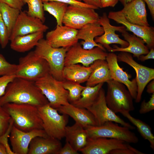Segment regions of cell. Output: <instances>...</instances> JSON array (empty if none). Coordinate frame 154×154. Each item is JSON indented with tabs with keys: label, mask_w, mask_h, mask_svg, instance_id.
<instances>
[{
	"label": "cell",
	"mask_w": 154,
	"mask_h": 154,
	"mask_svg": "<svg viewBox=\"0 0 154 154\" xmlns=\"http://www.w3.org/2000/svg\"><path fill=\"white\" fill-rule=\"evenodd\" d=\"M10 103L29 104L39 107L48 102L35 82L16 77L0 97V106Z\"/></svg>",
	"instance_id": "6da1fadb"
},
{
	"label": "cell",
	"mask_w": 154,
	"mask_h": 154,
	"mask_svg": "<svg viewBox=\"0 0 154 154\" xmlns=\"http://www.w3.org/2000/svg\"><path fill=\"white\" fill-rule=\"evenodd\" d=\"M9 115L13 125L25 132L43 129L38 107L29 104L10 103L2 106Z\"/></svg>",
	"instance_id": "7a4b0ae2"
},
{
	"label": "cell",
	"mask_w": 154,
	"mask_h": 154,
	"mask_svg": "<svg viewBox=\"0 0 154 154\" xmlns=\"http://www.w3.org/2000/svg\"><path fill=\"white\" fill-rule=\"evenodd\" d=\"M49 73L50 68L47 61L33 51L19 58L15 75L16 77L35 82Z\"/></svg>",
	"instance_id": "3957f363"
},
{
	"label": "cell",
	"mask_w": 154,
	"mask_h": 154,
	"mask_svg": "<svg viewBox=\"0 0 154 154\" xmlns=\"http://www.w3.org/2000/svg\"><path fill=\"white\" fill-rule=\"evenodd\" d=\"M68 49L53 47L46 39L42 38L39 41L34 51L38 56L47 61L50 74L56 79L64 81L65 80L62 76V71L66 53Z\"/></svg>",
	"instance_id": "277c9868"
},
{
	"label": "cell",
	"mask_w": 154,
	"mask_h": 154,
	"mask_svg": "<svg viewBox=\"0 0 154 154\" xmlns=\"http://www.w3.org/2000/svg\"><path fill=\"white\" fill-rule=\"evenodd\" d=\"M106 100L108 107L115 113L133 111V98L123 84L113 79L107 82Z\"/></svg>",
	"instance_id": "5b68a950"
},
{
	"label": "cell",
	"mask_w": 154,
	"mask_h": 154,
	"mask_svg": "<svg viewBox=\"0 0 154 154\" xmlns=\"http://www.w3.org/2000/svg\"><path fill=\"white\" fill-rule=\"evenodd\" d=\"M63 82L56 79L50 73L35 82L48 100L49 104L56 109L61 106L70 103L68 92L64 87Z\"/></svg>",
	"instance_id": "8992f818"
},
{
	"label": "cell",
	"mask_w": 154,
	"mask_h": 154,
	"mask_svg": "<svg viewBox=\"0 0 154 154\" xmlns=\"http://www.w3.org/2000/svg\"><path fill=\"white\" fill-rule=\"evenodd\" d=\"M84 129L89 138H114L129 143H136L139 141L137 136L130 129L112 121H107L101 125L88 126Z\"/></svg>",
	"instance_id": "52a82bcc"
},
{
	"label": "cell",
	"mask_w": 154,
	"mask_h": 154,
	"mask_svg": "<svg viewBox=\"0 0 154 154\" xmlns=\"http://www.w3.org/2000/svg\"><path fill=\"white\" fill-rule=\"evenodd\" d=\"M38 108L42 122L43 129L48 136L59 140L64 137L68 116L59 114L57 110L48 103Z\"/></svg>",
	"instance_id": "ba28073f"
},
{
	"label": "cell",
	"mask_w": 154,
	"mask_h": 154,
	"mask_svg": "<svg viewBox=\"0 0 154 154\" xmlns=\"http://www.w3.org/2000/svg\"><path fill=\"white\" fill-rule=\"evenodd\" d=\"M108 53L98 47L86 50L80 43L77 44L67 50L64 60V66L78 63L88 67L96 60H106Z\"/></svg>",
	"instance_id": "9c48e42d"
},
{
	"label": "cell",
	"mask_w": 154,
	"mask_h": 154,
	"mask_svg": "<svg viewBox=\"0 0 154 154\" xmlns=\"http://www.w3.org/2000/svg\"><path fill=\"white\" fill-rule=\"evenodd\" d=\"M105 96V91L102 87L94 102L87 109L94 116L97 125H102L107 121H112L119 123L130 129H135L134 126L125 122L108 107L106 102Z\"/></svg>",
	"instance_id": "30bf717a"
},
{
	"label": "cell",
	"mask_w": 154,
	"mask_h": 154,
	"mask_svg": "<svg viewBox=\"0 0 154 154\" xmlns=\"http://www.w3.org/2000/svg\"><path fill=\"white\" fill-rule=\"evenodd\" d=\"M95 10L69 5L64 16L62 23L65 25L79 30L86 24L98 22L100 17Z\"/></svg>",
	"instance_id": "8fae6325"
},
{
	"label": "cell",
	"mask_w": 154,
	"mask_h": 154,
	"mask_svg": "<svg viewBox=\"0 0 154 154\" xmlns=\"http://www.w3.org/2000/svg\"><path fill=\"white\" fill-rule=\"evenodd\" d=\"M117 56L118 61L124 62L131 66L136 73L135 78L137 85V93L135 100L139 102L144 89L147 84L154 79V69L141 65L133 58L131 53L120 52Z\"/></svg>",
	"instance_id": "7c38bea8"
},
{
	"label": "cell",
	"mask_w": 154,
	"mask_h": 154,
	"mask_svg": "<svg viewBox=\"0 0 154 154\" xmlns=\"http://www.w3.org/2000/svg\"><path fill=\"white\" fill-rule=\"evenodd\" d=\"M98 22L103 28L104 33L102 35L95 38L94 41L96 42L101 44L110 52L112 48L110 45L112 44H119L122 48L126 47L128 46V42L120 38L119 35L115 33L116 31L121 33L126 30L124 26H116L112 25L110 19L105 12L99 17Z\"/></svg>",
	"instance_id": "4fadbf2b"
},
{
	"label": "cell",
	"mask_w": 154,
	"mask_h": 154,
	"mask_svg": "<svg viewBox=\"0 0 154 154\" xmlns=\"http://www.w3.org/2000/svg\"><path fill=\"white\" fill-rule=\"evenodd\" d=\"M124 141L114 138L88 137L86 145L79 151L83 154H109L114 149L132 147Z\"/></svg>",
	"instance_id": "5bb4252c"
},
{
	"label": "cell",
	"mask_w": 154,
	"mask_h": 154,
	"mask_svg": "<svg viewBox=\"0 0 154 154\" xmlns=\"http://www.w3.org/2000/svg\"><path fill=\"white\" fill-rule=\"evenodd\" d=\"M43 23L40 19L28 15L26 11H21L11 32L9 40L18 36L46 32L48 27Z\"/></svg>",
	"instance_id": "9a60e30c"
},
{
	"label": "cell",
	"mask_w": 154,
	"mask_h": 154,
	"mask_svg": "<svg viewBox=\"0 0 154 154\" xmlns=\"http://www.w3.org/2000/svg\"><path fill=\"white\" fill-rule=\"evenodd\" d=\"M78 31L65 25H57L55 29L47 33L46 40L53 47L69 48L78 42Z\"/></svg>",
	"instance_id": "2e32d148"
},
{
	"label": "cell",
	"mask_w": 154,
	"mask_h": 154,
	"mask_svg": "<svg viewBox=\"0 0 154 154\" xmlns=\"http://www.w3.org/2000/svg\"><path fill=\"white\" fill-rule=\"evenodd\" d=\"M110 19L122 24L126 30L142 39L149 48H154V28L151 26H142L129 22L120 11H110L108 15Z\"/></svg>",
	"instance_id": "e0dca14e"
},
{
	"label": "cell",
	"mask_w": 154,
	"mask_h": 154,
	"mask_svg": "<svg viewBox=\"0 0 154 154\" xmlns=\"http://www.w3.org/2000/svg\"><path fill=\"white\" fill-rule=\"evenodd\" d=\"M48 136L43 129L25 132L13 125L9 139L14 154H28L29 145L33 138L37 136L45 137Z\"/></svg>",
	"instance_id": "ac0fdd59"
},
{
	"label": "cell",
	"mask_w": 154,
	"mask_h": 154,
	"mask_svg": "<svg viewBox=\"0 0 154 154\" xmlns=\"http://www.w3.org/2000/svg\"><path fill=\"white\" fill-rule=\"evenodd\" d=\"M112 79L124 84L127 88L133 99L135 100L137 93V85L135 78L129 80L130 75L123 71L118 63L117 55L113 52L108 53L106 59Z\"/></svg>",
	"instance_id": "d6986e66"
},
{
	"label": "cell",
	"mask_w": 154,
	"mask_h": 154,
	"mask_svg": "<svg viewBox=\"0 0 154 154\" xmlns=\"http://www.w3.org/2000/svg\"><path fill=\"white\" fill-rule=\"evenodd\" d=\"M123 6L120 11L129 22L142 26H149L143 0H133Z\"/></svg>",
	"instance_id": "ffe728a7"
},
{
	"label": "cell",
	"mask_w": 154,
	"mask_h": 154,
	"mask_svg": "<svg viewBox=\"0 0 154 154\" xmlns=\"http://www.w3.org/2000/svg\"><path fill=\"white\" fill-rule=\"evenodd\" d=\"M104 33L103 28L98 22L86 24L78 30L77 37L78 40H83L80 44L85 49L90 50L95 47H98L106 51L101 44L94 41L95 37L102 35Z\"/></svg>",
	"instance_id": "44dd1931"
},
{
	"label": "cell",
	"mask_w": 154,
	"mask_h": 154,
	"mask_svg": "<svg viewBox=\"0 0 154 154\" xmlns=\"http://www.w3.org/2000/svg\"><path fill=\"white\" fill-rule=\"evenodd\" d=\"M62 147L60 140L48 136H37L31 141L28 154H57Z\"/></svg>",
	"instance_id": "7402d4cb"
},
{
	"label": "cell",
	"mask_w": 154,
	"mask_h": 154,
	"mask_svg": "<svg viewBox=\"0 0 154 154\" xmlns=\"http://www.w3.org/2000/svg\"><path fill=\"white\" fill-rule=\"evenodd\" d=\"M57 110L61 114L71 117L76 123L84 128L89 126L97 125L94 116L86 108L77 107L70 103L60 106Z\"/></svg>",
	"instance_id": "603a6c76"
},
{
	"label": "cell",
	"mask_w": 154,
	"mask_h": 154,
	"mask_svg": "<svg viewBox=\"0 0 154 154\" xmlns=\"http://www.w3.org/2000/svg\"><path fill=\"white\" fill-rule=\"evenodd\" d=\"M121 33L125 40L129 43L128 46L126 47L122 48L114 45L110 52H127L132 54L133 57L137 58L140 56L146 54L149 52V48L145 45L144 41L142 39L133 34L132 35L129 34L127 31L126 30L123 31Z\"/></svg>",
	"instance_id": "cb8c5ba5"
},
{
	"label": "cell",
	"mask_w": 154,
	"mask_h": 154,
	"mask_svg": "<svg viewBox=\"0 0 154 154\" xmlns=\"http://www.w3.org/2000/svg\"><path fill=\"white\" fill-rule=\"evenodd\" d=\"M94 66V63L86 67L78 64H74L64 66L62 76L65 80L79 84L86 82Z\"/></svg>",
	"instance_id": "d4e9b609"
},
{
	"label": "cell",
	"mask_w": 154,
	"mask_h": 154,
	"mask_svg": "<svg viewBox=\"0 0 154 154\" xmlns=\"http://www.w3.org/2000/svg\"><path fill=\"white\" fill-rule=\"evenodd\" d=\"M64 137L66 141L68 142L75 150L78 151L86 145L88 136L84 128L75 122L72 126H66Z\"/></svg>",
	"instance_id": "484cf974"
},
{
	"label": "cell",
	"mask_w": 154,
	"mask_h": 154,
	"mask_svg": "<svg viewBox=\"0 0 154 154\" xmlns=\"http://www.w3.org/2000/svg\"><path fill=\"white\" fill-rule=\"evenodd\" d=\"M44 32H39L18 36L11 41V48L16 52H24L36 47L39 41L43 38Z\"/></svg>",
	"instance_id": "4316f807"
},
{
	"label": "cell",
	"mask_w": 154,
	"mask_h": 154,
	"mask_svg": "<svg viewBox=\"0 0 154 154\" xmlns=\"http://www.w3.org/2000/svg\"><path fill=\"white\" fill-rule=\"evenodd\" d=\"M94 63V66L86 82V86H94L99 83L107 82L112 79L106 60H97Z\"/></svg>",
	"instance_id": "83f0119b"
},
{
	"label": "cell",
	"mask_w": 154,
	"mask_h": 154,
	"mask_svg": "<svg viewBox=\"0 0 154 154\" xmlns=\"http://www.w3.org/2000/svg\"><path fill=\"white\" fill-rule=\"evenodd\" d=\"M104 84L100 83L93 86H86L81 92L80 98L70 104L76 107L87 109L94 102Z\"/></svg>",
	"instance_id": "f1b7e54d"
},
{
	"label": "cell",
	"mask_w": 154,
	"mask_h": 154,
	"mask_svg": "<svg viewBox=\"0 0 154 154\" xmlns=\"http://www.w3.org/2000/svg\"><path fill=\"white\" fill-rule=\"evenodd\" d=\"M120 113L136 127L143 138L149 142L151 148L154 150V136L150 126L142 120L133 117L129 112L123 111Z\"/></svg>",
	"instance_id": "f546056e"
},
{
	"label": "cell",
	"mask_w": 154,
	"mask_h": 154,
	"mask_svg": "<svg viewBox=\"0 0 154 154\" xmlns=\"http://www.w3.org/2000/svg\"><path fill=\"white\" fill-rule=\"evenodd\" d=\"M44 11L52 15L56 20L57 25H62V20L68 5L62 2L49 1L43 3Z\"/></svg>",
	"instance_id": "4dcf8cb0"
},
{
	"label": "cell",
	"mask_w": 154,
	"mask_h": 154,
	"mask_svg": "<svg viewBox=\"0 0 154 154\" xmlns=\"http://www.w3.org/2000/svg\"><path fill=\"white\" fill-rule=\"evenodd\" d=\"M3 3H0V13L10 35L21 11Z\"/></svg>",
	"instance_id": "1f68e13d"
},
{
	"label": "cell",
	"mask_w": 154,
	"mask_h": 154,
	"mask_svg": "<svg viewBox=\"0 0 154 154\" xmlns=\"http://www.w3.org/2000/svg\"><path fill=\"white\" fill-rule=\"evenodd\" d=\"M25 4L28 6L27 15L30 16L40 19L43 23L45 21L43 9V4L41 0H22Z\"/></svg>",
	"instance_id": "d6a6232c"
},
{
	"label": "cell",
	"mask_w": 154,
	"mask_h": 154,
	"mask_svg": "<svg viewBox=\"0 0 154 154\" xmlns=\"http://www.w3.org/2000/svg\"><path fill=\"white\" fill-rule=\"evenodd\" d=\"M63 85L68 92V100L70 103L77 101L80 98L81 92L85 87L79 83L66 80L63 81Z\"/></svg>",
	"instance_id": "836d02e7"
},
{
	"label": "cell",
	"mask_w": 154,
	"mask_h": 154,
	"mask_svg": "<svg viewBox=\"0 0 154 154\" xmlns=\"http://www.w3.org/2000/svg\"><path fill=\"white\" fill-rule=\"evenodd\" d=\"M17 64L8 62L4 56L0 54V76L15 75Z\"/></svg>",
	"instance_id": "e575fe53"
},
{
	"label": "cell",
	"mask_w": 154,
	"mask_h": 154,
	"mask_svg": "<svg viewBox=\"0 0 154 154\" xmlns=\"http://www.w3.org/2000/svg\"><path fill=\"white\" fill-rule=\"evenodd\" d=\"M9 37L7 28L0 13V45L2 48L7 46L9 41Z\"/></svg>",
	"instance_id": "d590c367"
},
{
	"label": "cell",
	"mask_w": 154,
	"mask_h": 154,
	"mask_svg": "<svg viewBox=\"0 0 154 154\" xmlns=\"http://www.w3.org/2000/svg\"><path fill=\"white\" fill-rule=\"evenodd\" d=\"M11 117L2 106H0V136L4 134L9 125Z\"/></svg>",
	"instance_id": "8d00e7d4"
},
{
	"label": "cell",
	"mask_w": 154,
	"mask_h": 154,
	"mask_svg": "<svg viewBox=\"0 0 154 154\" xmlns=\"http://www.w3.org/2000/svg\"><path fill=\"white\" fill-rule=\"evenodd\" d=\"M13 125V122L11 118L9 126L5 133L0 136V143L3 145L6 148L7 154H14L11 149L10 148L8 143V138L12 128Z\"/></svg>",
	"instance_id": "74e56055"
},
{
	"label": "cell",
	"mask_w": 154,
	"mask_h": 154,
	"mask_svg": "<svg viewBox=\"0 0 154 154\" xmlns=\"http://www.w3.org/2000/svg\"><path fill=\"white\" fill-rule=\"evenodd\" d=\"M154 110V93L152 94L149 100L146 102L145 100L142 102L139 111L141 114H144Z\"/></svg>",
	"instance_id": "f35d334b"
},
{
	"label": "cell",
	"mask_w": 154,
	"mask_h": 154,
	"mask_svg": "<svg viewBox=\"0 0 154 154\" xmlns=\"http://www.w3.org/2000/svg\"><path fill=\"white\" fill-rule=\"evenodd\" d=\"M16 77L15 75L0 76V97L4 94L8 84Z\"/></svg>",
	"instance_id": "ab89813d"
},
{
	"label": "cell",
	"mask_w": 154,
	"mask_h": 154,
	"mask_svg": "<svg viewBox=\"0 0 154 154\" xmlns=\"http://www.w3.org/2000/svg\"><path fill=\"white\" fill-rule=\"evenodd\" d=\"M43 3L49 1H55L62 2L67 4L69 5H73L81 7H85L94 9H98L99 8L94 6L87 4L82 1H79L76 0H41Z\"/></svg>",
	"instance_id": "60d3db41"
},
{
	"label": "cell",
	"mask_w": 154,
	"mask_h": 154,
	"mask_svg": "<svg viewBox=\"0 0 154 154\" xmlns=\"http://www.w3.org/2000/svg\"><path fill=\"white\" fill-rule=\"evenodd\" d=\"M136 149L132 147L127 149H120L111 151L109 154H144Z\"/></svg>",
	"instance_id": "b9f144b4"
},
{
	"label": "cell",
	"mask_w": 154,
	"mask_h": 154,
	"mask_svg": "<svg viewBox=\"0 0 154 154\" xmlns=\"http://www.w3.org/2000/svg\"><path fill=\"white\" fill-rule=\"evenodd\" d=\"M0 3H5L11 7L21 11L25 5L22 0H0Z\"/></svg>",
	"instance_id": "7bdbcfd3"
},
{
	"label": "cell",
	"mask_w": 154,
	"mask_h": 154,
	"mask_svg": "<svg viewBox=\"0 0 154 154\" xmlns=\"http://www.w3.org/2000/svg\"><path fill=\"white\" fill-rule=\"evenodd\" d=\"M78 151L75 150L70 143L66 141L64 146L58 151L57 154H78Z\"/></svg>",
	"instance_id": "ee69618b"
},
{
	"label": "cell",
	"mask_w": 154,
	"mask_h": 154,
	"mask_svg": "<svg viewBox=\"0 0 154 154\" xmlns=\"http://www.w3.org/2000/svg\"><path fill=\"white\" fill-rule=\"evenodd\" d=\"M138 59L141 61H144L149 59H154V48H151L149 52L146 54V55H141L139 56Z\"/></svg>",
	"instance_id": "f6af8a7d"
},
{
	"label": "cell",
	"mask_w": 154,
	"mask_h": 154,
	"mask_svg": "<svg viewBox=\"0 0 154 154\" xmlns=\"http://www.w3.org/2000/svg\"><path fill=\"white\" fill-rule=\"evenodd\" d=\"M118 0H100L102 8L114 7L117 3Z\"/></svg>",
	"instance_id": "bcb514c9"
},
{
	"label": "cell",
	"mask_w": 154,
	"mask_h": 154,
	"mask_svg": "<svg viewBox=\"0 0 154 154\" xmlns=\"http://www.w3.org/2000/svg\"><path fill=\"white\" fill-rule=\"evenodd\" d=\"M147 4L149 10L151 15L154 20V0H143Z\"/></svg>",
	"instance_id": "7dc6e473"
},
{
	"label": "cell",
	"mask_w": 154,
	"mask_h": 154,
	"mask_svg": "<svg viewBox=\"0 0 154 154\" xmlns=\"http://www.w3.org/2000/svg\"><path fill=\"white\" fill-rule=\"evenodd\" d=\"M83 1L87 4L95 6L98 8H102L100 0H83Z\"/></svg>",
	"instance_id": "c3c4849f"
},
{
	"label": "cell",
	"mask_w": 154,
	"mask_h": 154,
	"mask_svg": "<svg viewBox=\"0 0 154 154\" xmlns=\"http://www.w3.org/2000/svg\"><path fill=\"white\" fill-rule=\"evenodd\" d=\"M147 92L149 94L154 93V80H152L147 87Z\"/></svg>",
	"instance_id": "681fc988"
},
{
	"label": "cell",
	"mask_w": 154,
	"mask_h": 154,
	"mask_svg": "<svg viewBox=\"0 0 154 154\" xmlns=\"http://www.w3.org/2000/svg\"><path fill=\"white\" fill-rule=\"evenodd\" d=\"M0 154H7L6 148L1 143H0Z\"/></svg>",
	"instance_id": "f907efd6"
},
{
	"label": "cell",
	"mask_w": 154,
	"mask_h": 154,
	"mask_svg": "<svg viewBox=\"0 0 154 154\" xmlns=\"http://www.w3.org/2000/svg\"><path fill=\"white\" fill-rule=\"evenodd\" d=\"M124 6L127 3L130 2L133 0H118Z\"/></svg>",
	"instance_id": "816d5d0a"
},
{
	"label": "cell",
	"mask_w": 154,
	"mask_h": 154,
	"mask_svg": "<svg viewBox=\"0 0 154 154\" xmlns=\"http://www.w3.org/2000/svg\"><path fill=\"white\" fill-rule=\"evenodd\" d=\"M76 1H83V0H76Z\"/></svg>",
	"instance_id": "f5cc1de1"
},
{
	"label": "cell",
	"mask_w": 154,
	"mask_h": 154,
	"mask_svg": "<svg viewBox=\"0 0 154 154\" xmlns=\"http://www.w3.org/2000/svg\"></svg>",
	"instance_id": "db71d44e"
}]
</instances>
